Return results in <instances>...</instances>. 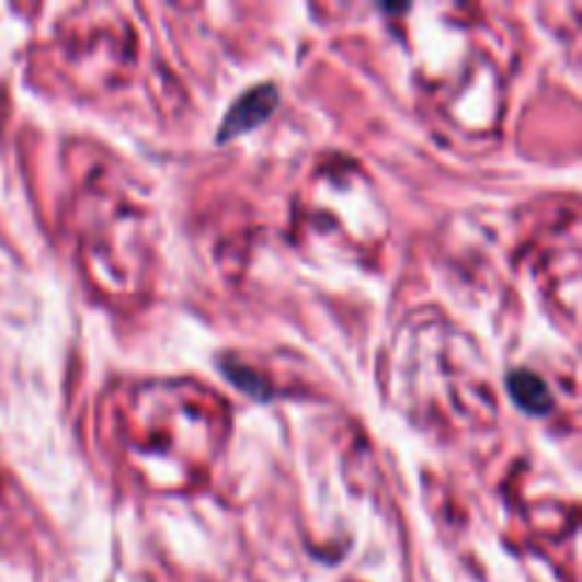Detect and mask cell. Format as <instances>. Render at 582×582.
<instances>
[{
	"label": "cell",
	"mask_w": 582,
	"mask_h": 582,
	"mask_svg": "<svg viewBox=\"0 0 582 582\" xmlns=\"http://www.w3.org/2000/svg\"><path fill=\"white\" fill-rule=\"evenodd\" d=\"M509 387H512V398L517 401V407L532 412V415L551 409V392H548L546 384L534 373H526V369L514 373L512 378H509Z\"/></svg>",
	"instance_id": "obj_1"
},
{
	"label": "cell",
	"mask_w": 582,
	"mask_h": 582,
	"mask_svg": "<svg viewBox=\"0 0 582 582\" xmlns=\"http://www.w3.org/2000/svg\"><path fill=\"white\" fill-rule=\"evenodd\" d=\"M273 103H276V94H273L271 89H256L253 94H248L242 103L236 105L239 112L230 114L228 125H225L222 134L228 137V134L236 132V128H250V125H256L259 119L267 117V112H271Z\"/></svg>",
	"instance_id": "obj_2"
}]
</instances>
